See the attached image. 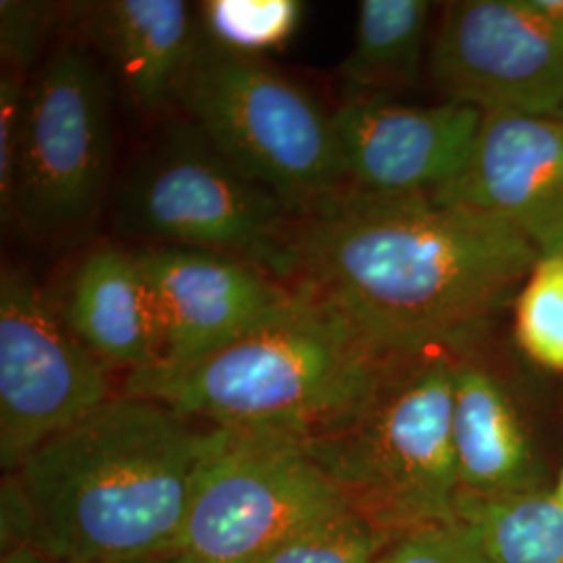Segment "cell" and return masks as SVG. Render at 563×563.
I'll list each match as a JSON object with an SVG mask.
<instances>
[{"mask_svg":"<svg viewBox=\"0 0 563 563\" xmlns=\"http://www.w3.org/2000/svg\"><path fill=\"white\" fill-rule=\"evenodd\" d=\"M81 34L113 65L142 115L178 102L201 44L199 9L181 0H102L74 4Z\"/></svg>","mask_w":563,"mask_h":563,"instance_id":"5bb4252c","label":"cell"},{"mask_svg":"<svg viewBox=\"0 0 563 563\" xmlns=\"http://www.w3.org/2000/svg\"><path fill=\"white\" fill-rule=\"evenodd\" d=\"M59 313L111 372L132 374L159 362L155 311L136 253L118 246L88 251L69 276Z\"/></svg>","mask_w":563,"mask_h":563,"instance_id":"9a60e30c","label":"cell"},{"mask_svg":"<svg viewBox=\"0 0 563 563\" xmlns=\"http://www.w3.org/2000/svg\"><path fill=\"white\" fill-rule=\"evenodd\" d=\"M109 367L63 322L27 269L0 272V465L20 470L38 446L113 399Z\"/></svg>","mask_w":563,"mask_h":563,"instance_id":"9c48e42d","label":"cell"},{"mask_svg":"<svg viewBox=\"0 0 563 563\" xmlns=\"http://www.w3.org/2000/svg\"><path fill=\"white\" fill-rule=\"evenodd\" d=\"M541 251L518 228L430 195L344 190L299 218L288 284L390 360L453 351L518 297Z\"/></svg>","mask_w":563,"mask_h":563,"instance_id":"6da1fadb","label":"cell"},{"mask_svg":"<svg viewBox=\"0 0 563 563\" xmlns=\"http://www.w3.org/2000/svg\"><path fill=\"white\" fill-rule=\"evenodd\" d=\"M428 63L444 101L483 113L563 115V25L528 0L449 2Z\"/></svg>","mask_w":563,"mask_h":563,"instance_id":"30bf717a","label":"cell"},{"mask_svg":"<svg viewBox=\"0 0 563 563\" xmlns=\"http://www.w3.org/2000/svg\"><path fill=\"white\" fill-rule=\"evenodd\" d=\"M125 563H199L192 555L184 553V551H174V553H165V555H153V558H142L134 562Z\"/></svg>","mask_w":563,"mask_h":563,"instance_id":"4316f807","label":"cell"},{"mask_svg":"<svg viewBox=\"0 0 563 563\" xmlns=\"http://www.w3.org/2000/svg\"><path fill=\"white\" fill-rule=\"evenodd\" d=\"M151 292L159 362L188 363L276 318L295 290L255 263L199 249L136 251Z\"/></svg>","mask_w":563,"mask_h":563,"instance_id":"8fae6325","label":"cell"},{"mask_svg":"<svg viewBox=\"0 0 563 563\" xmlns=\"http://www.w3.org/2000/svg\"><path fill=\"white\" fill-rule=\"evenodd\" d=\"M63 7L41 0L0 2V57L9 71L27 78V71L41 57L42 46L57 27Z\"/></svg>","mask_w":563,"mask_h":563,"instance_id":"7402d4cb","label":"cell"},{"mask_svg":"<svg viewBox=\"0 0 563 563\" xmlns=\"http://www.w3.org/2000/svg\"><path fill=\"white\" fill-rule=\"evenodd\" d=\"M432 197L501 218L541 255H563V115L483 113L462 174Z\"/></svg>","mask_w":563,"mask_h":563,"instance_id":"4fadbf2b","label":"cell"},{"mask_svg":"<svg viewBox=\"0 0 563 563\" xmlns=\"http://www.w3.org/2000/svg\"><path fill=\"white\" fill-rule=\"evenodd\" d=\"M378 563H495L465 523H439L407 532L386 547Z\"/></svg>","mask_w":563,"mask_h":563,"instance_id":"603a6c76","label":"cell"},{"mask_svg":"<svg viewBox=\"0 0 563 563\" xmlns=\"http://www.w3.org/2000/svg\"><path fill=\"white\" fill-rule=\"evenodd\" d=\"M453 369L449 351L402 360L355 418L302 441L353 511L393 541L457 522Z\"/></svg>","mask_w":563,"mask_h":563,"instance_id":"277c9868","label":"cell"},{"mask_svg":"<svg viewBox=\"0 0 563 563\" xmlns=\"http://www.w3.org/2000/svg\"><path fill=\"white\" fill-rule=\"evenodd\" d=\"M399 362L372 349L336 311L295 290L276 318L205 357L125 374L121 395L216 428L307 441L355 418Z\"/></svg>","mask_w":563,"mask_h":563,"instance_id":"3957f363","label":"cell"},{"mask_svg":"<svg viewBox=\"0 0 563 563\" xmlns=\"http://www.w3.org/2000/svg\"><path fill=\"white\" fill-rule=\"evenodd\" d=\"M388 534L353 509L313 523L249 563H378Z\"/></svg>","mask_w":563,"mask_h":563,"instance_id":"44dd1931","label":"cell"},{"mask_svg":"<svg viewBox=\"0 0 563 563\" xmlns=\"http://www.w3.org/2000/svg\"><path fill=\"white\" fill-rule=\"evenodd\" d=\"M178 104L228 162L299 218L349 190L332 113L269 63L201 36Z\"/></svg>","mask_w":563,"mask_h":563,"instance_id":"5b68a950","label":"cell"},{"mask_svg":"<svg viewBox=\"0 0 563 563\" xmlns=\"http://www.w3.org/2000/svg\"><path fill=\"white\" fill-rule=\"evenodd\" d=\"M25 97H27L25 76H21L18 71L2 69L0 74V213L4 223L11 220Z\"/></svg>","mask_w":563,"mask_h":563,"instance_id":"cb8c5ba5","label":"cell"},{"mask_svg":"<svg viewBox=\"0 0 563 563\" xmlns=\"http://www.w3.org/2000/svg\"><path fill=\"white\" fill-rule=\"evenodd\" d=\"M551 495H553V497H555V501H558V504L562 505L563 507V472L562 476H560V481H558V486H555V490H553Z\"/></svg>","mask_w":563,"mask_h":563,"instance_id":"83f0119b","label":"cell"},{"mask_svg":"<svg viewBox=\"0 0 563 563\" xmlns=\"http://www.w3.org/2000/svg\"><path fill=\"white\" fill-rule=\"evenodd\" d=\"M111 84L80 44H65L27 86L11 220L42 242L71 241L101 211L111 167Z\"/></svg>","mask_w":563,"mask_h":563,"instance_id":"52a82bcc","label":"cell"},{"mask_svg":"<svg viewBox=\"0 0 563 563\" xmlns=\"http://www.w3.org/2000/svg\"><path fill=\"white\" fill-rule=\"evenodd\" d=\"M118 228L128 236L255 263L278 280L288 274L299 216L202 136L174 121L121 181Z\"/></svg>","mask_w":563,"mask_h":563,"instance_id":"8992f818","label":"cell"},{"mask_svg":"<svg viewBox=\"0 0 563 563\" xmlns=\"http://www.w3.org/2000/svg\"><path fill=\"white\" fill-rule=\"evenodd\" d=\"M514 305L523 353L541 367L563 372V255H541Z\"/></svg>","mask_w":563,"mask_h":563,"instance_id":"ffe728a7","label":"cell"},{"mask_svg":"<svg viewBox=\"0 0 563 563\" xmlns=\"http://www.w3.org/2000/svg\"><path fill=\"white\" fill-rule=\"evenodd\" d=\"M216 426L115 395L11 472L34 514V547L57 563H125L180 551Z\"/></svg>","mask_w":563,"mask_h":563,"instance_id":"7a4b0ae2","label":"cell"},{"mask_svg":"<svg viewBox=\"0 0 563 563\" xmlns=\"http://www.w3.org/2000/svg\"><path fill=\"white\" fill-rule=\"evenodd\" d=\"M349 188L380 197L437 195L472 155L483 111L462 102L346 99L332 111Z\"/></svg>","mask_w":563,"mask_h":563,"instance_id":"7c38bea8","label":"cell"},{"mask_svg":"<svg viewBox=\"0 0 563 563\" xmlns=\"http://www.w3.org/2000/svg\"><path fill=\"white\" fill-rule=\"evenodd\" d=\"M432 2L362 0L355 36L339 67L346 99H369L416 86L422 74Z\"/></svg>","mask_w":563,"mask_h":563,"instance_id":"e0dca14e","label":"cell"},{"mask_svg":"<svg viewBox=\"0 0 563 563\" xmlns=\"http://www.w3.org/2000/svg\"><path fill=\"white\" fill-rule=\"evenodd\" d=\"M2 553L18 547H34V514L15 474H4L0 488Z\"/></svg>","mask_w":563,"mask_h":563,"instance_id":"d4e9b609","label":"cell"},{"mask_svg":"<svg viewBox=\"0 0 563 563\" xmlns=\"http://www.w3.org/2000/svg\"><path fill=\"white\" fill-rule=\"evenodd\" d=\"M199 7L202 41L253 59L286 46L305 13L299 0H209Z\"/></svg>","mask_w":563,"mask_h":563,"instance_id":"d6986e66","label":"cell"},{"mask_svg":"<svg viewBox=\"0 0 563 563\" xmlns=\"http://www.w3.org/2000/svg\"><path fill=\"white\" fill-rule=\"evenodd\" d=\"M457 520L495 563H563V507L551 493L505 499L462 493Z\"/></svg>","mask_w":563,"mask_h":563,"instance_id":"ac0fdd59","label":"cell"},{"mask_svg":"<svg viewBox=\"0 0 563 563\" xmlns=\"http://www.w3.org/2000/svg\"><path fill=\"white\" fill-rule=\"evenodd\" d=\"M451 437L463 495L522 497L543 490V467L501 383L455 362Z\"/></svg>","mask_w":563,"mask_h":563,"instance_id":"2e32d148","label":"cell"},{"mask_svg":"<svg viewBox=\"0 0 563 563\" xmlns=\"http://www.w3.org/2000/svg\"><path fill=\"white\" fill-rule=\"evenodd\" d=\"M0 563H57L53 562L48 555H44L36 547H18L11 551L2 553V562Z\"/></svg>","mask_w":563,"mask_h":563,"instance_id":"484cf974","label":"cell"},{"mask_svg":"<svg viewBox=\"0 0 563 563\" xmlns=\"http://www.w3.org/2000/svg\"><path fill=\"white\" fill-rule=\"evenodd\" d=\"M344 509L353 507L301 439L216 428L197 472L180 551L199 563H249Z\"/></svg>","mask_w":563,"mask_h":563,"instance_id":"ba28073f","label":"cell"}]
</instances>
